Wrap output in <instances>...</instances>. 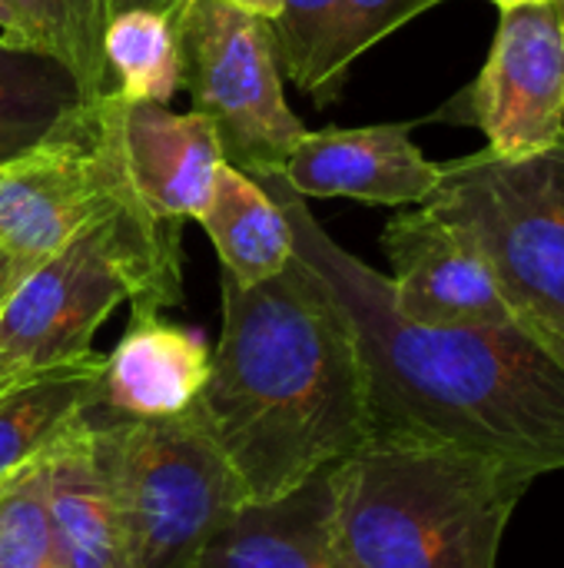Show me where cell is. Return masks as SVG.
Here are the masks:
<instances>
[{
  "label": "cell",
  "mask_w": 564,
  "mask_h": 568,
  "mask_svg": "<svg viewBox=\"0 0 564 568\" xmlns=\"http://www.w3.org/2000/svg\"><path fill=\"white\" fill-rule=\"evenodd\" d=\"M249 176L283 206L296 253L352 320L369 376L372 433L459 446L535 479L564 469V369L529 323H409L392 306L389 276L346 253L279 170Z\"/></svg>",
  "instance_id": "6da1fadb"
},
{
  "label": "cell",
  "mask_w": 564,
  "mask_h": 568,
  "mask_svg": "<svg viewBox=\"0 0 564 568\" xmlns=\"http://www.w3.org/2000/svg\"><path fill=\"white\" fill-rule=\"evenodd\" d=\"M219 290L223 329L189 416L249 499H276L372 436L359 336L299 253L256 286L223 273Z\"/></svg>",
  "instance_id": "7a4b0ae2"
},
{
  "label": "cell",
  "mask_w": 564,
  "mask_h": 568,
  "mask_svg": "<svg viewBox=\"0 0 564 568\" xmlns=\"http://www.w3.org/2000/svg\"><path fill=\"white\" fill-rule=\"evenodd\" d=\"M532 473L372 433L336 463V568H495Z\"/></svg>",
  "instance_id": "3957f363"
},
{
  "label": "cell",
  "mask_w": 564,
  "mask_h": 568,
  "mask_svg": "<svg viewBox=\"0 0 564 568\" xmlns=\"http://www.w3.org/2000/svg\"><path fill=\"white\" fill-rule=\"evenodd\" d=\"M183 223L153 216L133 190L110 200L0 303V373H33L93 353L120 303L163 313L183 303Z\"/></svg>",
  "instance_id": "277c9868"
},
{
  "label": "cell",
  "mask_w": 564,
  "mask_h": 568,
  "mask_svg": "<svg viewBox=\"0 0 564 568\" xmlns=\"http://www.w3.org/2000/svg\"><path fill=\"white\" fill-rule=\"evenodd\" d=\"M439 166L422 206L482 253L522 323L564 336V136L532 156L485 146Z\"/></svg>",
  "instance_id": "5b68a950"
},
{
  "label": "cell",
  "mask_w": 564,
  "mask_h": 568,
  "mask_svg": "<svg viewBox=\"0 0 564 568\" xmlns=\"http://www.w3.org/2000/svg\"><path fill=\"white\" fill-rule=\"evenodd\" d=\"M90 436L136 568H189L249 499L189 413L160 423L90 416Z\"/></svg>",
  "instance_id": "8992f818"
},
{
  "label": "cell",
  "mask_w": 564,
  "mask_h": 568,
  "mask_svg": "<svg viewBox=\"0 0 564 568\" xmlns=\"http://www.w3.org/2000/svg\"><path fill=\"white\" fill-rule=\"evenodd\" d=\"M176 40L180 87L213 123L223 160L243 173L279 170L306 126L286 103L266 17L229 0H186Z\"/></svg>",
  "instance_id": "52a82bcc"
},
{
  "label": "cell",
  "mask_w": 564,
  "mask_h": 568,
  "mask_svg": "<svg viewBox=\"0 0 564 568\" xmlns=\"http://www.w3.org/2000/svg\"><path fill=\"white\" fill-rule=\"evenodd\" d=\"M123 190L103 97L76 103L37 146L0 166V250L27 276Z\"/></svg>",
  "instance_id": "ba28073f"
},
{
  "label": "cell",
  "mask_w": 564,
  "mask_h": 568,
  "mask_svg": "<svg viewBox=\"0 0 564 568\" xmlns=\"http://www.w3.org/2000/svg\"><path fill=\"white\" fill-rule=\"evenodd\" d=\"M475 123L499 156H532L564 136L562 0L505 7L479 80L435 113Z\"/></svg>",
  "instance_id": "9c48e42d"
},
{
  "label": "cell",
  "mask_w": 564,
  "mask_h": 568,
  "mask_svg": "<svg viewBox=\"0 0 564 568\" xmlns=\"http://www.w3.org/2000/svg\"><path fill=\"white\" fill-rule=\"evenodd\" d=\"M382 250L392 263V306L409 323L505 326L519 320L482 253L429 206L396 213L382 230Z\"/></svg>",
  "instance_id": "30bf717a"
},
{
  "label": "cell",
  "mask_w": 564,
  "mask_h": 568,
  "mask_svg": "<svg viewBox=\"0 0 564 568\" xmlns=\"http://www.w3.org/2000/svg\"><path fill=\"white\" fill-rule=\"evenodd\" d=\"M106 130L126 186L160 220L186 223L206 213L216 170L223 160L213 123L189 110L173 113L166 103L103 93Z\"/></svg>",
  "instance_id": "8fae6325"
},
{
  "label": "cell",
  "mask_w": 564,
  "mask_h": 568,
  "mask_svg": "<svg viewBox=\"0 0 564 568\" xmlns=\"http://www.w3.org/2000/svg\"><path fill=\"white\" fill-rule=\"evenodd\" d=\"M409 130V123L306 130L279 173L299 196L419 206L439 186L442 166L412 143Z\"/></svg>",
  "instance_id": "7c38bea8"
},
{
  "label": "cell",
  "mask_w": 564,
  "mask_h": 568,
  "mask_svg": "<svg viewBox=\"0 0 564 568\" xmlns=\"http://www.w3.org/2000/svg\"><path fill=\"white\" fill-rule=\"evenodd\" d=\"M213 349L199 333L166 323L163 313H130V326L103 356L100 396L90 416L160 423L193 409L209 379Z\"/></svg>",
  "instance_id": "4fadbf2b"
},
{
  "label": "cell",
  "mask_w": 564,
  "mask_h": 568,
  "mask_svg": "<svg viewBox=\"0 0 564 568\" xmlns=\"http://www.w3.org/2000/svg\"><path fill=\"white\" fill-rule=\"evenodd\" d=\"M189 568H336V466L236 506Z\"/></svg>",
  "instance_id": "5bb4252c"
},
{
  "label": "cell",
  "mask_w": 564,
  "mask_h": 568,
  "mask_svg": "<svg viewBox=\"0 0 564 568\" xmlns=\"http://www.w3.org/2000/svg\"><path fill=\"white\" fill-rule=\"evenodd\" d=\"M43 466L60 568H136L120 509L93 453L90 416L60 436Z\"/></svg>",
  "instance_id": "9a60e30c"
},
{
  "label": "cell",
  "mask_w": 564,
  "mask_h": 568,
  "mask_svg": "<svg viewBox=\"0 0 564 568\" xmlns=\"http://www.w3.org/2000/svg\"><path fill=\"white\" fill-rule=\"evenodd\" d=\"M103 356L13 376L0 389V486L23 466L43 459L60 436L90 416L100 396Z\"/></svg>",
  "instance_id": "2e32d148"
},
{
  "label": "cell",
  "mask_w": 564,
  "mask_h": 568,
  "mask_svg": "<svg viewBox=\"0 0 564 568\" xmlns=\"http://www.w3.org/2000/svg\"><path fill=\"white\" fill-rule=\"evenodd\" d=\"M223 273L239 286H256L283 273L293 256V226L273 193L249 173L219 163L213 196L199 216Z\"/></svg>",
  "instance_id": "e0dca14e"
},
{
  "label": "cell",
  "mask_w": 564,
  "mask_h": 568,
  "mask_svg": "<svg viewBox=\"0 0 564 568\" xmlns=\"http://www.w3.org/2000/svg\"><path fill=\"white\" fill-rule=\"evenodd\" d=\"M7 7L13 33L0 37L3 47L57 60L73 77L83 103L113 90L103 53L110 0H7Z\"/></svg>",
  "instance_id": "ac0fdd59"
},
{
  "label": "cell",
  "mask_w": 564,
  "mask_h": 568,
  "mask_svg": "<svg viewBox=\"0 0 564 568\" xmlns=\"http://www.w3.org/2000/svg\"><path fill=\"white\" fill-rule=\"evenodd\" d=\"M76 103L83 97L57 60L0 43V166L37 146Z\"/></svg>",
  "instance_id": "d6986e66"
},
{
  "label": "cell",
  "mask_w": 564,
  "mask_h": 568,
  "mask_svg": "<svg viewBox=\"0 0 564 568\" xmlns=\"http://www.w3.org/2000/svg\"><path fill=\"white\" fill-rule=\"evenodd\" d=\"M266 23L279 73L319 106L336 103L349 80L339 63L342 0H279V10Z\"/></svg>",
  "instance_id": "ffe728a7"
},
{
  "label": "cell",
  "mask_w": 564,
  "mask_h": 568,
  "mask_svg": "<svg viewBox=\"0 0 564 568\" xmlns=\"http://www.w3.org/2000/svg\"><path fill=\"white\" fill-rule=\"evenodd\" d=\"M106 67L116 77V93L130 100L170 103L180 90V40L176 20L156 10L113 13L103 37Z\"/></svg>",
  "instance_id": "44dd1931"
},
{
  "label": "cell",
  "mask_w": 564,
  "mask_h": 568,
  "mask_svg": "<svg viewBox=\"0 0 564 568\" xmlns=\"http://www.w3.org/2000/svg\"><path fill=\"white\" fill-rule=\"evenodd\" d=\"M0 568H60L43 459L23 466L0 486Z\"/></svg>",
  "instance_id": "7402d4cb"
},
{
  "label": "cell",
  "mask_w": 564,
  "mask_h": 568,
  "mask_svg": "<svg viewBox=\"0 0 564 568\" xmlns=\"http://www.w3.org/2000/svg\"><path fill=\"white\" fill-rule=\"evenodd\" d=\"M445 3V0H342V43H339V63L349 73L352 63L376 47L379 40H386L389 33H396L399 27H406L412 17H419L422 10Z\"/></svg>",
  "instance_id": "603a6c76"
},
{
  "label": "cell",
  "mask_w": 564,
  "mask_h": 568,
  "mask_svg": "<svg viewBox=\"0 0 564 568\" xmlns=\"http://www.w3.org/2000/svg\"><path fill=\"white\" fill-rule=\"evenodd\" d=\"M186 7V0H110V17L113 13H123V10H156V13H166V17H180Z\"/></svg>",
  "instance_id": "cb8c5ba5"
},
{
  "label": "cell",
  "mask_w": 564,
  "mask_h": 568,
  "mask_svg": "<svg viewBox=\"0 0 564 568\" xmlns=\"http://www.w3.org/2000/svg\"><path fill=\"white\" fill-rule=\"evenodd\" d=\"M20 280H23V276H20L17 263H13V260H10V256H7V253L0 250V303H3L7 296H10V290H13V286L20 283Z\"/></svg>",
  "instance_id": "d4e9b609"
},
{
  "label": "cell",
  "mask_w": 564,
  "mask_h": 568,
  "mask_svg": "<svg viewBox=\"0 0 564 568\" xmlns=\"http://www.w3.org/2000/svg\"><path fill=\"white\" fill-rule=\"evenodd\" d=\"M229 3H236V7H243V10H249L256 17H266V20L279 10V0H229Z\"/></svg>",
  "instance_id": "484cf974"
},
{
  "label": "cell",
  "mask_w": 564,
  "mask_h": 568,
  "mask_svg": "<svg viewBox=\"0 0 564 568\" xmlns=\"http://www.w3.org/2000/svg\"><path fill=\"white\" fill-rule=\"evenodd\" d=\"M532 329H535V326H532ZM535 333L542 336V343L548 346V353L558 359V366L564 369V336H555V333H542V329H535Z\"/></svg>",
  "instance_id": "4316f807"
},
{
  "label": "cell",
  "mask_w": 564,
  "mask_h": 568,
  "mask_svg": "<svg viewBox=\"0 0 564 568\" xmlns=\"http://www.w3.org/2000/svg\"><path fill=\"white\" fill-rule=\"evenodd\" d=\"M13 33V13L7 7V0H0V37H10Z\"/></svg>",
  "instance_id": "83f0119b"
},
{
  "label": "cell",
  "mask_w": 564,
  "mask_h": 568,
  "mask_svg": "<svg viewBox=\"0 0 564 568\" xmlns=\"http://www.w3.org/2000/svg\"><path fill=\"white\" fill-rule=\"evenodd\" d=\"M492 3H499V10H505V7H525V3H548V0H492Z\"/></svg>",
  "instance_id": "f1b7e54d"
},
{
  "label": "cell",
  "mask_w": 564,
  "mask_h": 568,
  "mask_svg": "<svg viewBox=\"0 0 564 568\" xmlns=\"http://www.w3.org/2000/svg\"><path fill=\"white\" fill-rule=\"evenodd\" d=\"M13 376H20V373H13ZM13 376H3V373H0V389H3V386H7V383L13 379Z\"/></svg>",
  "instance_id": "f546056e"
},
{
  "label": "cell",
  "mask_w": 564,
  "mask_h": 568,
  "mask_svg": "<svg viewBox=\"0 0 564 568\" xmlns=\"http://www.w3.org/2000/svg\"><path fill=\"white\" fill-rule=\"evenodd\" d=\"M562 7H564V0H562Z\"/></svg>",
  "instance_id": "4dcf8cb0"
}]
</instances>
